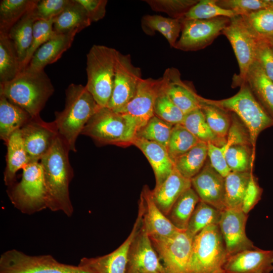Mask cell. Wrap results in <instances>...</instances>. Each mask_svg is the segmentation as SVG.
Returning a JSON list of instances; mask_svg holds the SVG:
<instances>
[{
    "instance_id": "cell-2",
    "label": "cell",
    "mask_w": 273,
    "mask_h": 273,
    "mask_svg": "<svg viewBox=\"0 0 273 273\" xmlns=\"http://www.w3.org/2000/svg\"><path fill=\"white\" fill-rule=\"evenodd\" d=\"M64 109L55 112L59 136L70 151L76 152L75 143L85 125L100 107L85 86L70 84L65 92Z\"/></svg>"
},
{
    "instance_id": "cell-31",
    "label": "cell",
    "mask_w": 273,
    "mask_h": 273,
    "mask_svg": "<svg viewBox=\"0 0 273 273\" xmlns=\"http://www.w3.org/2000/svg\"><path fill=\"white\" fill-rule=\"evenodd\" d=\"M35 6L23 16L8 34L15 46L22 66L32 42L34 24L36 20L33 13Z\"/></svg>"
},
{
    "instance_id": "cell-18",
    "label": "cell",
    "mask_w": 273,
    "mask_h": 273,
    "mask_svg": "<svg viewBox=\"0 0 273 273\" xmlns=\"http://www.w3.org/2000/svg\"><path fill=\"white\" fill-rule=\"evenodd\" d=\"M247 217L241 209L226 208L222 211L218 226L230 256L256 248L246 234Z\"/></svg>"
},
{
    "instance_id": "cell-15",
    "label": "cell",
    "mask_w": 273,
    "mask_h": 273,
    "mask_svg": "<svg viewBox=\"0 0 273 273\" xmlns=\"http://www.w3.org/2000/svg\"><path fill=\"white\" fill-rule=\"evenodd\" d=\"M142 79L141 69L132 64L130 55L119 52L112 93L107 107L116 111L126 105L134 96Z\"/></svg>"
},
{
    "instance_id": "cell-14",
    "label": "cell",
    "mask_w": 273,
    "mask_h": 273,
    "mask_svg": "<svg viewBox=\"0 0 273 273\" xmlns=\"http://www.w3.org/2000/svg\"><path fill=\"white\" fill-rule=\"evenodd\" d=\"M145 205L143 198L139 202L138 214L126 239L116 249L106 255L83 257L78 265L96 273H125L130 248L143 222Z\"/></svg>"
},
{
    "instance_id": "cell-30",
    "label": "cell",
    "mask_w": 273,
    "mask_h": 273,
    "mask_svg": "<svg viewBox=\"0 0 273 273\" xmlns=\"http://www.w3.org/2000/svg\"><path fill=\"white\" fill-rule=\"evenodd\" d=\"M141 27L147 35L155 32L162 34L171 48H175L182 28L181 19L165 17L158 15H146L141 20Z\"/></svg>"
},
{
    "instance_id": "cell-37",
    "label": "cell",
    "mask_w": 273,
    "mask_h": 273,
    "mask_svg": "<svg viewBox=\"0 0 273 273\" xmlns=\"http://www.w3.org/2000/svg\"><path fill=\"white\" fill-rule=\"evenodd\" d=\"M38 0H2L0 2V33L8 34L10 29Z\"/></svg>"
},
{
    "instance_id": "cell-53",
    "label": "cell",
    "mask_w": 273,
    "mask_h": 273,
    "mask_svg": "<svg viewBox=\"0 0 273 273\" xmlns=\"http://www.w3.org/2000/svg\"><path fill=\"white\" fill-rule=\"evenodd\" d=\"M262 189L251 174L243 201L241 209L246 214L251 210L261 198Z\"/></svg>"
},
{
    "instance_id": "cell-10",
    "label": "cell",
    "mask_w": 273,
    "mask_h": 273,
    "mask_svg": "<svg viewBox=\"0 0 273 273\" xmlns=\"http://www.w3.org/2000/svg\"><path fill=\"white\" fill-rule=\"evenodd\" d=\"M163 81L162 77L158 79L142 78L133 98L122 108L115 111L125 119L133 140L137 132L155 115V102Z\"/></svg>"
},
{
    "instance_id": "cell-29",
    "label": "cell",
    "mask_w": 273,
    "mask_h": 273,
    "mask_svg": "<svg viewBox=\"0 0 273 273\" xmlns=\"http://www.w3.org/2000/svg\"><path fill=\"white\" fill-rule=\"evenodd\" d=\"M25 110L0 95V138L6 143L10 135L31 118Z\"/></svg>"
},
{
    "instance_id": "cell-23",
    "label": "cell",
    "mask_w": 273,
    "mask_h": 273,
    "mask_svg": "<svg viewBox=\"0 0 273 273\" xmlns=\"http://www.w3.org/2000/svg\"><path fill=\"white\" fill-rule=\"evenodd\" d=\"M77 33L78 31L75 30L66 34H56L35 52L24 70L39 71L44 70L47 65L56 62L71 47Z\"/></svg>"
},
{
    "instance_id": "cell-49",
    "label": "cell",
    "mask_w": 273,
    "mask_h": 273,
    "mask_svg": "<svg viewBox=\"0 0 273 273\" xmlns=\"http://www.w3.org/2000/svg\"><path fill=\"white\" fill-rule=\"evenodd\" d=\"M70 0H38L33 10V15L37 20L54 19L60 14Z\"/></svg>"
},
{
    "instance_id": "cell-1",
    "label": "cell",
    "mask_w": 273,
    "mask_h": 273,
    "mask_svg": "<svg viewBox=\"0 0 273 273\" xmlns=\"http://www.w3.org/2000/svg\"><path fill=\"white\" fill-rule=\"evenodd\" d=\"M69 149L58 135L48 153L41 159L47 193V209L72 215L74 209L69 186L73 171L69 160Z\"/></svg>"
},
{
    "instance_id": "cell-48",
    "label": "cell",
    "mask_w": 273,
    "mask_h": 273,
    "mask_svg": "<svg viewBox=\"0 0 273 273\" xmlns=\"http://www.w3.org/2000/svg\"><path fill=\"white\" fill-rule=\"evenodd\" d=\"M216 3L220 7L232 11L235 16L273 9V0H217Z\"/></svg>"
},
{
    "instance_id": "cell-27",
    "label": "cell",
    "mask_w": 273,
    "mask_h": 273,
    "mask_svg": "<svg viewBox=\"0 0 273 273\" xmlns=\"http://www.w3.org/2000/svg\"><path fill=\"white\" fill-rule=\"evenodd\" d=\"M7 146L6 167L4 180L10 186L15 182L17 172L31 163L26 151L20 129L14 131L6 143Z\"/></svg>"
},
{
    "instance_id": "cell-13",
    "label": "cell",
    "mask_w": 273,
    "mask_h": 273,
    "mask_svg": "<svg viewBox=\"0 0 273 273\" xmlns=\"http://www.w3.org/2000/svg\"><path fill=\"white\" fill-rule=\"evenodd\" d=\"M150 239L166 273H185L193 237L181 230L170 237Z\"/></svg>"
},
{
    "instance_id": "cell-11",
    "label": "cell",
    "mask_w": 273,
    "mask_h": 273,
    "mask_svg": "<svg viewBox=\"0 0 273 273\" xmlns=\"http://www.w3.org/2000/svg\"><path fill=\"white\" fill-rule=\"evenodd\" d=\"M181 20V35L174 48L184 51H196L210 44L222 33L230 18L217 17L209 19Z\"/></svg>"
},
{
    "instance_id": "cell-36",
    "label": "cell",
    "mask_w": 273,
    "mask_h": 273,
    "mask_svg": "<svg viewBox=\"0 0 273 273\" xmlns=\"http://www.w3.org/2000/svg\"><path fill=\"white\" fill-rule=\"evenodd\" d=\"M252 173V171L242 172L231 171L224 178L226 208L241 209L244 197Z\"/></svg>"
},
{
    "instance_id": "cell-32",
    "label": "cell",
    "mask_w": 273,
    "mask_h": 273,
    "mask_svg": "<svg viewBox=\"0 0 273 273\" xmlns=\"http://www.w3.org/2000/svg\"><path fill=\"white\" fill-rule=\"evenodd\" d=\"M22 70L14 44L8 34L0 33V83L13 80Z\"/></svg>"
},
{
    "instance_id": "cell-51",
    "label": "cell",
    "mask_w": 273,
    "mask_h": 273,
    "mask_svg": "<svg viewBox=\"0 0 273 273\" xmlns=\"http://www.w3.org/2000/svg\"><path fill=\"white\" fill-rule=\"evenodd\" d=\"M232 122L228 135L226 138V144L223 146L226 151L231 146L235 145H251L249 132L246 127H243L234 115L231 116Z\"/></svg>"
},
{
    "instance_id": "cell-40",
    "label": "cell",
    "mask_w": 273,
    "mask_h": 273,
    "mask_svg": "<svg viewBox=\"0 0 273 273\" xmlns=\"http://www.w3.org/2000/svg\"><path fill=\"white\" fill-rule=\"evenodd\" d=\"M200 142L181 124L174 125L166 149L171 160L174 161Z\"/></svg>"
},
{
    "instance_id": "cell-24",
    "label": "cell",
    "mask_w": 273,
    "mask_h": 273,
    "mask_svg": "<svg viewBox=\"0 0 273 273\" xmlns=\"http://www.w3.org/2000/svg\"><path fill=\"white\" fill-rule=\"evenodd\" d=\"M191 188V179L183 176L174 167L165 180L152 190V195L156 205L167 216L179 197Z\"/></svg>"
},
{
    "instance_id": "cell-54",
    "label": "cell",
    "mask_w": 273,
    "mask_h": 273,
    "mask_svg": "<svg viewBox=\"0 0 273 273\" xmlns=\"http://www.w3.org/2000/svg\"><path fill=\"white\" fill-rule=\"evenodd\" d=\"M84 8L92 23L103 19L106 14L107 0H77Z\"/></svg>"
},
{
    "instance_id": "cell-4",
    "label": "cell",
    "mask_w": 273,
    "mask_h": 273,
    "mask_svg": "<svg viewBox=\"0 0 273 273\" xmlns=\"http://www.w3.org/2000/svg\"><path fill=\"white\" fill-rule=\"evenodd\" d=\"M118 53L114 48L95 44L86 55L85 86L101 107H107L112 95Z\"/></svg>"
},
{
    "instance_id": "cell-33",
    "label": "cell",
    "mask_w": 273,
    "mask_h": 273,
    "mask_svg": "<svg viewBox=\"0 0 273 273\" xmlns=\"http://www.w3.org/2000/svg\"><path fill=\"white\" fill-rule=\"evenodd\" d=\"M207 156V143L200 141L177 158L174 166L183 176L191 179L202 169Z\"/></svg>"
},
{
    "instance_id": "cell-6",
    "label": "cell",
    "mask_w": 273,
    "mask_h": 273,
    "mask_svg": "<svg viewBox=\"0 0 273 273\" xmlns=\"http://www.w3.org/2000/svg\"><path fill=\"white\" fill-rule=\"evenodd\" d=\"M203 100L239 117L249 132L254 151L259 134L273 126V119L256 100L246 82L242 84L239 91L230 98L220 100Z\"/></svg>"
},
{
    "instance_id": "cell-38",
    "label": "cell",
    "mask_w": 273,
    "mask_h": 273,
    "mask_svg": "<svg viewBox=\"0 0 273 273\" xmlns=\"http://www.w3.org/2000/svg\"><path fill=\"white\" fill-rule=\"evenodd\" d=\"M222 211L201 200L196 205L186 230L194 237L204 228L210 225H218Z\"/></svg>"
},
{
    "instance_id": "cell-7",
    "label": "cell",
    "mask_w": 273,
    "mask_h": 273,
    "mask_svg": "<svg viewBox=\"0 0 273 273\" xmlns=\"http://www.w3.org/2000/svg\"><path fill=\"white\" fill-rule=\"evenodd\" d=\"M22 170L20 181L8 186L7 192L15 208L31 215L47 208L43 170L39 162H31Z\"/></svg>"
},
{
    "instance_id": "cell-3",
    "label": "cell",
    "mask_w": 273,
    "mask_h": 273,
    "mask_svg": "<svg viewBox=\"0 0 273 273\" xmlns=\"http://www.w3.org/2000/svg\"><path fill=\"white\" fill-rule=\"evenodd\" d=\"M55 90L44 70L22 71L13 80L0 83V95L26 111L32 117L39 115Z\"/></svg>"
},
{
    "instance_id": "cell-26",
    "label": "cell",
    "mask_w": 273,
    "mask_h": 273,
    "mask_svg": "<svg viewBox=\"0 0 273 273\" xmlns=\"http://www.w3.org/2000/svg\"><path fill=\"white\" fill-rule=\"evenodd\" d=\"M244 82L273 119V82L266 76L256 60L250 67Z\"/></svg>"
},
{
    "instance_id": "cell-34",
    "label": "cell",
    "mask_w": 273,
    "mask_h": 273,
    "mask_svg": "<svg viewBox=\"0 0 273 273\" xmlns=\"http://www.w3.org/2000/svg\"><path fill=\"white\" fill-rule=\"evenodd\" d=\"M181 124L200 141L211 143L219 147L226 144V139L218 137L211 130L200 108L196 109L185 114Z\"/></svg>"
},
{
    "instance_id": "cell-8",
    "label": "cell",
    "mask_w": 273,
    "mask_h": 273,
    "mask_svg": "<svg viewBox=\"0 0 273 273\" xmlns=\"http://www.w3.org/2000/svg\"><path fill=\"white\" fill-rule=\"evenodd\" d=\"M0 273H96L79 265L58 261L50 254L29 255L15 249L0 256Z\"/></svg>"
},
{
    "instance_id": "cell-19",
    "label": "cell",
    "mask_w": 273,
    "mask_h": 273,
    "mask_svg": "<svg viewBox=\"0 0 273 273\" xmlns=\"http://www.w3.org/2000/svg\"><path fill=\"white\" fill-rule=\"evenodd\" d=\"M192 187L201 201L221 210L226 209L224 178L207 162L191 179Z\"/></svg>"
},
{
    "instance_id": "cell-25",
    "label": "cell",
    "mask_w": 273,
    "mask_h": 273,
    "mask_svg": "<svg viewBox=\"0 0 273 273\" xmlns=\"http://www.w3.org/2000/svg\"><path fill=\"white\" fill-rule=\"evenodd\" d=\"M132 145L138 148L150 162L155 176L154 188L159 187L168 177L174 168L166 148L153 142L135 138Z\"/></svg>"
},
{
    "instance_id": "cell-46",
    "label": "cell",
    "mask_w": 273,
    "mask_h": 273,
    "mask_svg": "<svg viewBox=\"0 0 273 273\" xmlns=\"http://www.w3.org/2000/svg\"><path fill=\"white\" fill-rule=\"evenodd\" d=\"M54 19L35 21L33 26L31 44L23 63V70L28 65L35 52L43 44L57 34L53 29Z\"/></svg>"
},
{
    "instance_id": "cell-56",
    "label": "cell",
    "mask_w": 273,
    "mask_h": 273,
    "mask_svg": "<svg viewBox=\"0 0 273 273\" xmlns=\"http://www.w3.org/2000/svg\"><path fill=\"white\" fill-rule=\"evenodd\" d=\"M220 273H226V272H225L224 271H223V272H220Z\"/></svg>"
},
{
    "instance_id": "cell-9",
    "label": "cell",
    "mask_w": 273,
    "mask_h": 273,
    "mask_svg": "<svg viewBox=\"0 0 273 273\" xmlns=\"http://www.w3.org/2000/svg\"><path fill=\"white\" fill-rule=\"evenodd\" d=\"M99 145L127 147L133 141L122 116L108 107H100L88 121L81 133Z\"/></svg>"
},
{
    "instance_id": "cell-43",
    "label": "cell",
    "mask_w": 273,
    "mask_h": 273,
    "mask_svg": "<svg viewBox=\"0 0 273 273\" xmlns=\"http://www.w3.org/2000/svg\"><path fill=\"white\" fill-rule=\"evenodd\" d=\"M173 125L154 115L137 132L135 138L155 142L166 148Z\"/></svg>"
},
{
    "instance_id": "cell-16",
    "label": "cell",
    "mask_w": 273,
    "mask_h": 273,
    "mask_svg": "<svg viewBox=\"0 0 273 273\" xmlns=\"http://www.w3.org/2000/svg\"><path fill=\"white\" fill-rule=\"evenodd\" d=\"M20 129L30 162L40 160L59 135L55 122H46L39 115L31 117Z\"/></svg>"
},
{
    "instance_id": "cell-39",
    "label": "cell",
    "mask_w": 273,
    "mask_h": 273,
    "mask_svg": "<svg viewBox=\"0 0 273 273\" xmlns=\"http://www.w3.org/2000/svg\"><path fill=\"white\" fill-rule=\"evenodd\" d=\"M249 30L256 38H273V9H265L241 16Z\"/></svg>"
},
{
    "instance_id": "cell-22",
    "label": "cell",
    "mask_w": 273,
    "mask_h": 273,
    "mask_svg": "<svg viewBox=\"0 0 273 273\" xmlns=\"http://www.w3.org/2000/svg\"><path fill=\"white\" fill-rule=\"evenodd\" d=\"M141 196L145 205L143 225L150 238L170 237L181 231L156 205L152 197V190L148 186L144 187Z\"/></svg>"
},
{
    "instance_id": "cell-52",
    "label": "cell",
    "mask_w": 273,
    "mask_h": 273,
    "mask_svg": "<svg viewBox=\"0 0 273 273\" xmlns=\"http://www.w3.org/2000/svg\"><path fill=\"white\" fill-rule=\"evenodd\" d=\"M208 145V157L212 167L225 178L231 170L229 167L225 158V150L211 143Z\"/></svg>"
},
{
    "instance_id": "cell-5",
    "label": "cell",
    "mask_w": 273,
    "mask_h": 273,
    "mask_svg": "<svg viewBox=\"0 0 273 273\" xmlns=\"http://www.w3.org/2000/svg\"><path fill=\"white\" fill-rule=\"evenodd\" d=\"M230 257L218 225H210L196 235L185 273H220Z\"/></svg>"
},
{
    "instance_id": "cell-28",
    "label": "cell",
    "mask_w": 273,
    "mask_h": 273,
    "mask_svg": "<svg viewBox=\"0 0 273 273\" xmlns=\"http://www.w3.org/2000/svg\"><path fill=\"white\" fill-rule=\"evenodd\" d=\"M91 23L84 7L77 0H70L63 11L54 19L53 29L57 34L75 30L79 32Z\"/></svg>"
},
{
    "instance_id": "cell-20",
    "label": "cell",
    "mask_w": 273,
    "mask_h": 273,
    "mask_svg": "<svg viewBox=\"0 0 273 273\" xmlns=\"http://www.w3.org/2000/svg\"><path fill=\"white\" fill-rule=\"evenodd\" d=\"M162 78L165 92L184 114L200 108L202 97L181 80L177 69L174 67L167 68Z\"/></svg>"
},
{
    "instance_id": "cell-12",
    "label": "cell",
    "mask_w": 273,
    "mask_h": 273,
    "mask_svg": "<svg viewBox=\"0 0 273 273\" xmlns=\"http://www.w3.org/2000/svg\"><path fill=\"white\" fill-rule=\"evenodd\" d=\"M222 33L231 43L239 67L240 73L234 79V84L241 86L245 82L250 67L256 60L257 38L249 30L240 15L230 18Z\"/></svg>"
},
{
    "instance_id": "cell-35",
    "label": "cell",
    "mask_w": 273,
    "mask_h": 273,
    "mask_svg": "<svg viewBox=\"0 0 273 273\" xmlns=\"http://www.w3.org/2000/svg\"><path fill=\"white\" fill-rule=\"evenodd\" d=\"M200 200L193 188H189L175 201L167 217L177 229L186 231L191 216Z\"/></svg>"
},
{
    "instance_id": "cell-21",
    "label": "cell",
    "mask_w": 273,
    "mask_h": 273,
    "mask_svg": "<svg viewBox=\"0 0 273 273\" xmlns=\"http://www.w3.org/2000/svg\"><path fill=\"white\" fill-rule=\"evenodd\" d=\"M223 269L226 273H269L273 269V250H246L230 256Z\"/></svg>"
},
{
    "instance_id": "cell-45",
    "label": "cell",
    "mask_w": 273,
    "mask_h": 273,
    "mask_svg": "<svg viewBox=\"0 0 273 273\" xmlns=\"http://www.w3.org/2000/svg\"><path fill=\"white\" fill-rule=\"evenodd\" d=\"M154 114L159 118L173 125L181 124L185 114L171 100L163 88L157 95L154 104Z\"/></svg>"
},
{
    "instance_id": "cell-17",
    "label": "cell",
    "mask_w": 273,
    "mask_h": 273,
    "mask_svg": "<svg viewBox=\"0 0 273 273\" xmlns=\"http://www.w3.org/2000/svg\"><path fill=\"white\" fill-rule=\"evenodd\" d=\"M125 273H166L143 222L131 245Z\"/></svg>"
},
{
    "instance_id": "cell-47",
    "label": "cell",
    "mask_w": 273,
    "mask_h": 273,
    "mask_svg": "<svg viewBox=\"0 0 273 273\" xmlns=\"http://www.w3.org/2000/svg\"><path fill=\"white\" fill-rule=\"evenodd\" d=\"M199 1L197 0H147L145 1L155 12L168 14L170 18L182 19Z\"/></svg>"
},
{
    "instance_id": "cell-44",
    "label": "cell",
    "mask_w": 273,
    "mask_h": 273,
    "mask_svg": "<svg viewBox=\"0 0 273 273\" xmlns=\"http://www.w3.org/2000/svg\"><path fill=\"white\" fill-rule=\"evenodd\" d=\"M217 0L199 1L182 18L185 20L209 19L217 17L231 18L235 16L231 10L224 9L216 3Z\"/></svg>"
},
{
    "instance_id": "cell-42",
    "label": "cell",
    "mask_w": 273,
    "mask_h": 273,
    "mask_svg": "<svg viewBox=\"0 0 273 273\" xmlns=\"http://www.w3.org/2000/svg\"><path fill=\"white\" fill-rule=\"evenodd\" d=\"M255 151L248 145H235L229 147L225 152L228 165L232 172L252 171Z\"/></svg>"
},
{
    "instance_id": "cell-55",
    "label": "cell",
    "mask_w": 273,
    "mask_h": 273,
    "mask_svg": "<svg viewBox=\"0 0 273 273\" xmlns=\"http://www.w3.org/2000/svg\"><path fill=\"white\" fill-rule=\"evenodd\" d=\"M270 47V48L273 52V38L270 40H267Z\"/></svg>"
},
{
    "instance_id": "cell-50",
    "label": "cell",
    "mask_w": 273,
    "mask_h": 273,
    "mask_svg": "<svg viewBox=\"0 0 273 273\" xmlns=\"http://www.w3.org/2000/svg\"><path fill=\"white\" fill-rule=\"evenodd\" d=\"M256 60L273 82V52L267 40L257 38Z\"/></svg>"
},
{
    "instance_id": "cell-41",
    "label": "cell",
    "mask_w": 273,
    "mask_h": 273,
    "mask_svg": "<svg viewBox=\"0 0 273 273\" xmlns=\"http://www.w3.org/2000/svg\"><path fill=\"white\" fill-rule=\"evenodd\" d=\"M202 98L200 109L205 120L213 131L218 137L226 140L231 125V116L228 111L215 105L205 102Z\"/></svg>"
}]
</instances>
